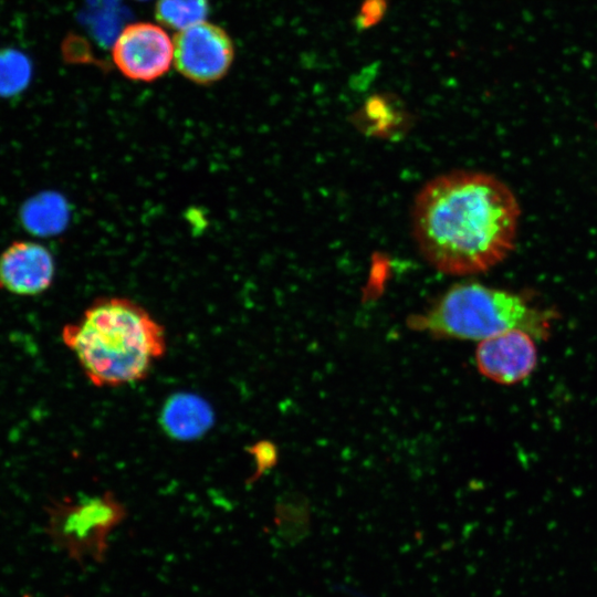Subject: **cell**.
Masks as SVG:
<instances>
[{"label": "cell", "instance_id": "obj_1", "mask_svg": "<svg viewBox=\"0 0 597 597\" xmlns=\"http://www.w3.org/2000/svg\"><path fill=\"white\" fill-rule=\"evenodd\" d=\"M521 209L498 177L452 170L425 184L413 199L411 233L429 265L450 275L486 272L516 241Z\"/></svg>", "mask_w": 597, "mask_h": 597}, {"label": "cell", "instance_id": "obj_2", "mask_svg": "<svg viewBox=\"0 0 597 597\" xmlns=\"http://www.w3.org/2000/svg\"><path fill=\"white\" fill-rule=\"evenodd\" d=\"M62 339L92 385L114 388L144 380L167 350L164 326L140 304L122 296L92 302Z\"/></svg>", "mask_w": 597, "mask_h": 597}, {"label": "cell", "instance_id": "obj_3", "mask_svg": "<svg viewBox=\"0 0 597 597\" xmlns=\"http://www.w3.org/2000/svg\"><path fill=\"white\" fill-rule=\"evenodd\" d=\"M554 312L533 306L520 294L479 283L451 286L411 325L439 337L483 341L512 328L536 339L551 334Z\"/></svg>", "mask_w": 597, "mask_h": 597}, {"label": "cell", "instance_id": "obj_4", "mask_svg": "<svg viewBox=\"0 0 597 597\" xmlns=\"http://www.w3.org/2000/svg\"><path fill=\"white\" fill-rule=\"evenodd\" d=\"M49 512L50 537L78 564L86 558L103 563L111 533L127 517L126 506L111 491L64 500Z\"/></svg>", "mask_w": 597, "mask_h": 597}, {"label": "cell", "instance_id": "obj_5", "mask_svg": "<svg viewBox=\"0 0 597 597\" xmlns=\"http://www.w3.org/2000/svg\"><path fill=\"white\" fill-rule=\"evenodd\" d=\"M234 44L221 27L202 21L178 31L174 39V65L187 80L209 85L229 72Z\"/></svg>", "mask_w": 597, "mask_h": 597}, {"label": "cell", "instance_id": "obj_6", "mask_svg": "<svg viewBox=\"0 0 597 597\" xmlns=\"http://www.w3.org/2000/svg\"><path fill=\"white\" fill-rule=\"evenodd\" d=\"M112 57L125 77L153 82L169 71L174 62V41L157 24L132 23L115 40Z\"/></svg>", "mask_w": 597, "mask_h": 597}, {"label": "cell", "instance_id": "obj_7", "mask_svg": "<svg viewBox=\"0 0 597 597\" xmlns=\"http://www.w3.org/2000/svg\"><path fill=\"white\" fill-rule=\"evenodd\" d=\"M536 338L512 328L480 342L475 364L486 378L501 385H515L528 378L538 360Z\"/></svg>", "mask_w": 597, "mask_h": 597}, {"label": "cell", "instance_id": "obj_8", "mask_svg": "<svg viewBox=\"0 0 597 597\" xmlns=\"http://www.w3.org/2000/svg\"><path fill=\"white\" fill-rule=\"evenodd\" d=\"M51 252L33 241H14L0 254V289L18 295H36L54 277Z\"/></svg>", "mask_w": 597, "mask_h": 597}, {"label": "cell", "instance_id": "obj_9", "mask_svg": "<svg viewBox=\"0 0 597 597\" xmlns=\"http://www.w3.org/2000/svg\"><path fill=\"white\" fill-rule=\"evenodd\" d=\"M159 420L167 436L178 441H190L200 438L212 427L214 415L203 398L178 392L166 400Z\"/></svg>", "mask_w": 597, "mask_h": 597}, {"label": "cell", "instance_id": "obj_10", "mask_svg": "<svg viewBox=\"0 0 597 597\" xmlns=\"http://www.w3.org/2000/svg\"><path fill=\"white\" fill-rule=\"evenodd\" d=\"M67 209L63 198L56 193L36 195L24 202L21 209V222L36 235L54 234L63 229Z\"/></svg>", "mask_w": 597, "mask_h": 597}, {"label": "cell", "instance_id": "obj_11", "mask_svg": "<svg viewBox=\"0 0 597 597\" xmlns=\"http://www.w3.org/2000/svg\"><path fill=\"white\" fill-rule=\"evenodd\" d=\"M209 9L208 0H157L155 17L161 25L178 32L206 21Z\"/></svg>", "mask_w": 597, "mask_h": 597}, {"label": "cell", "instance_id": "obj_12", "mask_svg": "<svg viewBox=\"0 0 597 597\" xmlns=\"http://www.w3.org/2000/svg\"><path fill=\"white\" fill-rule=\"evenodd\" d=\"M32 64L30 59L15 49L0 50V97H13L30 84Z\"/></svg>", "mask_w": 597, "mask_h": 597}, {"label": "cell", "instance_id": "obj_13", "mask_svg": "<svg viewBox=\"0 0 597 597\" xmlns=\"http://www.w3.org/2000/svg\"><path fill=\"white\" fill-rule=\"evenodd\" d=\"M388 9V0H364L354 19L357 31L363 32L378 24Z\"/></svg>", "mask_w": 597, "mask_h": 597}]
</instances>
